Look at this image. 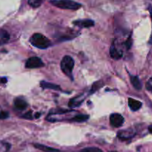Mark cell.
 I'll list each match as a JSON object with an SVG mask.
<instances>
[{
  "mask_svg": "<svg viewBox=\"0 0 152 152\" xmlns=\"http://www.w3.org/2000/svg\"><path fill=\"white\" fill-rule=\"evenodd\" d=\"M30 42L37 48L46 49L50 45V41L41 34H34L30 38Z\"/></svg>",
  "mask_w": 152,
  "mask_h": 152,
  "instance_id": "cell-1",
  "label": "cell"
},
{
  "mask_svg": "<svg viewBox=\"0 0 152 152\" xmlns=\"http://www.w3.org/2000/svg\"><path fill=\"white\" fill-rule=\"evenodd\" d=\"M110 55L112 58L115 59H119L120 58L122 57L123 56V52L122 50H118L117 48L115 47L114 44L111 46V48H110Z\"/></svg>",
  "mask_w": 152,
  "mask_h": 152,
  "instance_id": "cell-10",
  "label": "cell"
},
{
  "mask_svg": "<svg viewBox=\"0 0 152 152\" xmlns=\"http://www.w3.org/2000/svg\"><path fill=\"white\" fill-rule=\"evenodd\" d=\"M50 4L55 7L65 10H78L82 7V4L73 0H50Z\"/></svg>",
  "mask_w": 152,
  "mask_h": 152,
  "instance_id": "cell-2",
  "label": "cell"
},
{
  "mask_svg": "<svg viewBox=\"0 0 152 152\" xmlns=\"http://www.w3.org/2000/svg\"><path fill=\"white\" fill-rule=\"evenodd\" d=\"M132 39H131V38L129 39L126 41V47H127L128 49L130 48H131V45H132Z\"/></svg>",
  "mask_w": 152,
  "mask_h": 152,
  "instance_id": "cell-22",
  "label": "cell"
},
{
  "mask_svg": "<svg viewBox=\"0 0 152 152\" xmlns=\"http://www.w3.org/2000/svg\"><path fill=\"white\" fill-rule=\"evenodd\" d=\"M89 119V116L87 114H78V115L75 116L73 117L71 120L72 122H77V123H82V122H85Z\"/></svg>",
  "mask_w": 152,
  "mask_h": 152,
  "instance_id": "cell-15",
  "label": "cell"
},
{
  "mask_svg": "<svg viewBox=\"0 0 152 152\" xmlns=\"http://www.w3.org/2000/svg\"><path fill=\"white\" fill-rule=\"evenodd\" d=\"M148 132H149L151 134H152V126H148Z\"/></svg>",
  "mask_w": 152,
  "mask_h": 152,
  "instance_id": "cell-25",
  "label": "cell"
},
{
  "mask_svg": "<svg viewBox=\"0 0 152 152\" xmlns=\"http://www.w3.org/2000/svg\"><path fill=\"white\" fill-rule=\"evenodd\" d=\"M83 99H84V97H83L82 95H80V96H77L74 99H71L68 102V105L70 107H77L83 102Z\"/></svg>",
  "mask_w": 152,
  "mask_h": 152,
  "instance_id": "cell-14",
  "label": "cell"
},
{
  "mask_svg": "<svg viewBox=\"0 0 152 152\" xmlns=\"http://www.w3.org/2000/svg\"><path fill=\"white\" fill-rule=\"evenodd\" d=\"M111 152H117V151H111Z\"/></svg>",
  "mask_w": 152,
  "mask_h": 152,
  "instance_id": "cell-26",
  "label": "cell"
},
{
  "mask_svg": "<svg viewBox=\"0 0 152 152\" xmlns=\"http://www.w3.org/2000/svg\"><path fill=\"white\" fill-rule=\"evenodd\" d=\"M130 79L132 86H134L135 89H137V90H141L142 89V83H141L140 80L137 76H131Z\"/></svg>",
  "mask_w": 152,
  "mask_h": 152,
  "instance_id": "cell-13",
  "label": "cell"
},
{
  "mask_svg": "<svg viewBox=\"0 0 152 152\" xmlns=\"http://www.w3.org/2000/svg\"><path fill=\"white\" fill-rule=\"evenodd\" d=\"M129 105L131 110L133 111H137L140 110L142 107V102L137 99H132V98H129Z\"/></svg>",
  "mask_w": 152,
  "mask_h": 152,
  "instance_id": "cell-8",
  "label": "cell"
},
{
  "mask_svg": "<svg viewBox=\"0 0 152 152\" xmlns=\"http://www.w3.org/2000/svg\"><path fill=\"white\" fill-rule=\"evenodd\" d=\"M24 119H28V120H31L33 119V116H32V112L31 111L27 112L26 114H25L24 115H22V117Z\"/></svg>",
  "mask_w": 152,
  "mask_h": 152,
  "instance_id": "cell-21",
  "label": "cell"
},
{
  "mask_svg": "<svg viewBox=\"0 0 152 152\" xmlns=\"http://www.w3.org/2000/svg\"><path fill=\"white\" fill-rule=\"evenodd\" d=\"M74 25H77V26L80 27V28H91L94 25V22L91 19H80V20L74 21Z\"/></svg>",
  "mask_w": 152,
  "mask_h": 152,
  "instance_id": "cell-7",
  "label": "cell"
},
{
  "mask_svg": "<svg viewBox=\"0 0 152 152\" xmlns=\"http://www.w3.org/2000/svg\"><path fill=\"white\" fill-rule=\"evenodd\" d=\"M145 87H146V89L148 91L151 92L152 93V77L151 78H150L149 80H148V81L147 82Z\"/></svg>",
  "mask_w": 152,
  "mask_h": 152,
  "instance_id": "cell-18",
  "label": "cell"
},
{
  "mask_svg": "<svg viewBox=\"0 0 152 152\" xmlns=\"http://www.w3.org/2000/svg\"><path fill=\"white\" fill-rule=\"evenodd\" d=\"M40 116H41V114H40V113H37V114H35V118L38 119L39 117H40Z\"/></svg>",
  "mask_w": 152,
  "mask_h": 152,
  "instance_id": "cell-24",
  "label": "cell"
},
{
  "mask_svg": "<svg viewBox=\"0 0 152 152\" xmlns=\"http://www.w3.org/2000/svg\"><path fill=\"white\" fill-rule=\"evenodd\" d=\"M40 86H41L42 88L45 89H52V90L55 91H59L61 89L60 86H57V85L52 84V83L45 81H42L41 83H40Z\"/></svg>",
  "mask_w": 152,
  "mask_h": 152,
  "instance_id": "cell-12",
  "label": "cell"
},
{
  "mask_svg": "<svg viewBox=\"0 0 152 152\" xmlns=\"http://www.w3.org/2000/svg\"><path fill=\"white\" fill-rule=\"evenodd\" d=\"M124 123V118L120 114L114 113L110 116V123L112 126L115 128L121 127Z\"/></svg>",
  "mask_w": 152,
  "mask_h": 152,
  "instance_id": "cell-5",
  "label": "cell"
},
{
  "mask_svg": "<svg viewBox=\"0 0 152 152\" xmlns=\"http://www.w3.org/2000/svg\"><path fill=\"white\" fill-rule=\"evenodd\" d=\"M80 152H103L100 148H96V147H88L82 149Z\"/></svg>",
  "mask_w": 152,
  "mask_h": 152,
  "instance_id": "cell-17",
  "label": "cell"
},
{
  "mask_svg": "<svg viewBox=\"0 0 152 152\" xmlns=\"http://www.w3.org/2000/svg\"><path fill=\"white\" fill-rule=\"evenodd\" d=\"M0 82H1V83H5L6 82H7V79L6 78H1V79H0Z\"/></svg>",
  "mask_w": 152,
  "mask_h": 152,
  "instance_id": "cell-23",
  "label": "cell"
},
{
  "mask_svg": "<svg viewBox=\"0 0 152 152\" xmlns=\"http://www.w3.org/2000/svg\"><path fill=\"white\" fill-rule=\"evenodd\" d=\"M42 66H44V63L42 59L37 56H33V57L29 58L25 63V67L27 68H30V69L40 68Z\"/></svg>",
  "mask_w": 152,
  "mask_h": 152,
  "instance_id": "cell-4",
  "label": "cell"
},
{
  "mask_svg": "<svg viewBox=\"0 0 152 152\" xmlns=\"http://www.w3.org/2000/svg\"><path fill=\"white\" fill-rule=\"evenodd\" d=\"M60 67L62 72L68 77L72 79V72L74 67V59L70 56H65L61 61Z\"/></svg>",
  "mask_w": 152,
  "mask_h": 152,
  "instance_id": "cell-3",
  "label": "cell"
},
{
  "mask_svg": "<svg viewBox=\"0 0 152 152\" xmlns=\"http://www.w3.org/2000/svg\"><path fill=\"white\" fill-rule=\"evenodd\" d=\"M135 134H136V132L134 129H126V130L119 132L117 136L121 140H128L134 137Z\"/></svg>",
  "mask_w": 152,
  "mask_h": 152,
  "instance_id": "cell-6",
  "label": "cell"
},
{
  "mask_svg": "<svg viewBox=\"0 0 152 152\" xmlns=\"http://www.w3.org/2000/svg\"><path fill=\"white\" fill-rule=\"evenodd\" d=\"M45 0H28V3L31 7H34V8H37L39 6L42 5Z\"/></svg>",
  "mask_w": 152,
  "mask_h": 152,
  "instance_id": "cell-16",
  "label": "cell"
},
{
  "mask_svg": "<svg viewBox=\"0 0 152 152\" xmlns=\"http://www.w3.org/2000/svg\"><path fill=\"white\" fill-rule=\"evenodd\" d=\"M9 117V114L7 111H0V120L7 119Z\"/></svg>",
  "mask_w": 152,
  "mask_h": 152,
  "instance_id": "cell-20",
  "label": "cell"
},
{
  "mask_svg": "<svg viewBox=\"0 0 152 152\" xmlns=\"http://www.w3.org/2000/svg\"><path fill=\"white\" fill-rule=\"evenodd\" d=\"M14 106L19 111H23L28 106V103L22 98H16L14 100Z\"/></svg>",
  "mask_w": 152,
  "mask_h": 152,
  "instance_id": "cell-9",
  "label": "cell"
},
{
  "mask_svg": "<svg viewBox=\"0 0 152 152\" xmlns=\"http://www.w3.org/2000/svg\"><path fill=\"white\" fill-rule=\"evenodd\" d=\"M34 146L36 148H37V149L40 150V151H42L44 152H59V150L51 148V147L47 146V145H42V144L36 143L34 144Z\"/></svg>",
  "mask_w": 152,
  "mask_h": 152,
  "instance_id": "cell-11",
  "label": "cell"
},
{
  "mask_svg": "<svg viewBox=\"0 0 152 152\" xmlns=\"http://www.w3.org/2000/svg\"><path fill=\"white\" fill-rule=\"evenodd\" d=\"M99 82H96V83H95L93 85V86H92V88H91V93L95 92L96 90H97L98 88H99L100 86H99Z\"/></svg>",
  "mask_w": 152,
  "mask_h": 152,
  "instance_id": "cell-19",
  "label": "cell"
}]
</instances>
